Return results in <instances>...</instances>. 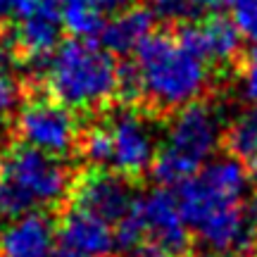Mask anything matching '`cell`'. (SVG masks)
<instances>
[{
  "label": "cell",
  "instance_id": "8",
  "mask_svg": "<svg viewBox=\"0 0 257 257\" xmlns=\"http://www.w3.org/2000/svg\"><path fill=\"white\" fill-rule=\"evenodd\" d=\"M22 141L43 153L62 157L79 141V121L72 110L57 100H31L17 117Z\"/></svg>",
  "mask_w": 257,
  "mask_h": 257
},
{
  "label": "cell",
  "instance_id": "19",
  "mask_svg": "<svg viewBox=\"0 0 257 257\" xmlns=\"http://www.w3.org/2000/svg\"><path fill=\"white\" fill-rule=\"evenodd\" d=\"M153 15L167 22L188 24L202 17V10L198 0H153Z\"/></svg>",
  "mask_w": 257,
  "mask_h": 257
},
{
  "label": "cell",
  "instance_id": "11",
  "mask_svg": "<svg viewBox=\"0 0 257 257\" xmlns=\"http://www.w3.org/2000/svg\"><path fill=\"white\" fill-rule=\"evenodd\" d=\"M179 36L184 38L198 55H202L207 62L214 64H231L238 57L240 43H243V36L236 29V24L231 19L217 17V15L184 24Z\"/></svg>",
  "mask_w": 257,
  "mask_h": 257
},
{
  "label": "cell",
  "instance_id": "6",
  "mask_svg": "<svg viewBox=\"0 0 257 257\" xmlns=\"http://www.w3.org/2000/svg\"><path fill=\"white\" fill-rule=\"evenodd\" d=\"M117 224V248L134 257H186L191 248V231L176 195L169 191H150L136 198Z\"/></svg>",
  "mask_w": 257,
  "mask_h": 257
},
{
  "label": "cell",
  "instance_id": "23",
  "mask_svg": "<svg viewBox=\"0 0 257 257\" xmlns=\"http://www.w3.org/2000/svg\"><path fill=\"white\" fill-rule=\"evenodd\" d=\"M200 3V10H202V15H207V12H221L224 8H229L231 5V0H198Z\"/></svg>",
  "mask_w": 257,
  "mask_h": 257
},
{
  "label": "cell",
  "instance_id": "9",
  "mask_svg": "<svg viewBox=\"0 0 257 257\" xmlns=\"http://www.w3.org/2000/svg\"><path fill=\"white\" fill-rule=\"evenodd\" d=\"M74 205L102 217L105 221H119L136 200V193L119 172H105L102 167H91V172L72 184Z\"/></svg>",
  "mask_w": 257,
  "mask_h": 257
},
{
  "label": "cell",
  "instance_id": "21",
  "mask_svg": "<svg viewBox=\"0 0 257 257\" xmlns=\"http://www.w3.org/2000/svg\"><path fill=\"white\" fill-rule=\"evenodd\" d=\"M240 88H243L245 100L252 107H257V43L245 55V60H243V67H240Z\"/></svg>",
  "mask_w": 257,
  "mask_h": 257
},
{
  "label": "cell",
  "instance_id": "26",
  "mask_svg": "<svg viewBox=\"0 0 257 257\" xmlns=\"http://www.w3.org/2000/svg\"><path fill=\"white\" fill-rule=\"evenodd\" d=\"M212 257H233V255H226V252H212Z\"/></svg>",
  "mask_w": 257,
  "mask_h": 257
},
{
  "label": "cell",
  "instance_id": "20",
  "mask_svg": "<svg viewBox=\"0 0 257 257\" xmlns=\"http://www.w3.org/2000/svg\"><path fill=\"white\" fill-rule=\"evenodd\" d=\"M231 22L240 36L257 43V0H231Z\"/></svg>",
  "mask_w": 257,
  "mask_h": 257
},
{
  "label": "cell",
  "instance_id": "2",
  "mask_svg": "<svg viewBox=\"0 0 257 257\" xmlns=\"http://www.w3.org/2000/svg\"><path fill=\"white\" fill-rule=\"evenodd\" d=\"M136 53L138 88L157 110H179L210 86V62L198 55L181 36L150 34Z\"/></svg>",
  "mask_w": 257,
  "mask_h": 257
},
{
  "label": "cell",
  "instance_id": "12",
  "mask_svg": "<svg viewBox=\"0 0 257 257\" xmlns=\"http://www.w3.org/2000/svg\"><path fill=\"white\" fill-rule=\"evenodd\" d=\"M60 245L76 250L83 257H110L117 250V240L110 221L74 205L60 221Z\"/></svg>",
  "mask_w": 257,
  "mask_h": 257
},
{
  "label": "cell",
  "instance_id": "15",
  "mask_svg": "<svg viewBox=\"0 0 257 257\" xmlns=\"http://www.w3.org/2000/svg\"><path fill=\"white\" fill-rule=\"evenodd\" d=\"M221 141L226 143L231 157L240 160L243 165L257 162V107L238 112L224 128Z\"/></svg>",
  "mask_w": 257,
  "mask_h": 257
},
{
  "label": "cell",
  "instance_id": "24",
  "mask_svg": "<svg viewBox=\"0 0 257 257\" xmlns=\"http://www.w3.org/2000/svg\"><path fill=\"white\" fill-rule=\"evenodd\" d=\"M12 17V0H0V27L8 24Z\"/></svg>",
  "mask_w": 257,
  "mask_h": 257
},
{
  "label": "cell",
  "instance_id": "16",
  "mask_svg": "<svg viewBox=\"0 0 257 257\" xmlns=\"http://www.w3.org/2000/svg\"><path fill=\"white\" fill-rule=\"evenodd\" d=\"M15 57L17 50L12 41L0 38V121L8 119L22 102V83L15 74Z\"/></svg>",
  "mask_w": 257,
  "mask_h": 257
},
{
  "label": "cell",
  "instance_id": "22",
  "mask_svg": "<svg viewBox=\"0 0 257 257\" xmlns=\"http://www.w3.org/2000/svg\"><path fill=\"white\" fill-rule=\"evenodd\" d=\"M64 3H79V5H86L100 15H114L121 8L131 5V0H55V5H64Z\"/></svg>",
  "mask_w": 257,
  "mask_h": 257
},
{
  "label": "cell",
  "instance_id": "25",
  "mask_svg": "<svg viewBox=\"0 0 257 257\" xmlns=\"http://www.w3.org/2000/svg\"><path fill=\"white\" fill-rule=\"evenodd\" d=\"M48 257H83V255H79L76 250H72V248H67V245H53V250L48 252Z\"/></svg>",
  "mask_w": 257,
  "mask_h": 257
},
{
  "label": "cell",
  "instance_id": "7",
  "mask_svg": "<svg viewBox=\"0 0 257 257\" xmlns=\"http://www.w3.org/2000/svg\"><path fill=\"white\" fill-rule=\"evenodd\" d=\"M110 136V167L121 176H141L153 165L157 136L146 114L134 107L112 112L105 119Z\"/></svg>",
  "mask_w": 257,
  "mask_h": 257
},
{
  "label": "cell",
  "instance_id": "5",
  "mask_svg": "<svg viewBox=\"0 0 257 257\" xmlns=\"http://www.w3.org/2000/svg\"><path fill=\"white\" fill-rule=\"evenodd\" d=\"M174 112L165 143L150 165L155 181L162 186H179L191 179L212 160L224 136L219 110L210 102L193 100Z\"/></svg>",
  "mask_w": 257,
  "mask_h": 257
},
{
  "label": "cell",
  "instance_id": "18",
  "mask_svg": "<svg viewBox=\"0 0 257 257\" xmlns=\"http://www.w3.org/2000/svg\"><path fill=\"white\" fill-rule=\"evenodd\" d=\"M79 150H81V157L91 167H102V169L110 167V136H107L105 121L91 126L83 134Z\"/></svg>",
  "mask_w": 257,
  "mask_h": 257
},
{
  "label": "cell",
  "instance_id": "17",
  "mask_svg": "<svg viewBox=\"0 0 257 257\" xmlns=\"http://www.w3.org/2000/svg\"><path fill=\"white\" fill-rule=\"evenodd\" d=\"M57 10H60L62 29H67L74 38L100 36L102 27H105V15L86 5H79V3H64V5H57Z\"/></svg>",
  "mask_w": 257,
  "mask_h": 257
},
{
  "label": "cell",
  "instance_id": "1",
  "mask_svg": "<svg viewBox=\"0 0 257 257\" xmlns=\"http://www.w3.org/2000/svg\"><path fill=\"white\" fill-rule=\"evenodd\" d=\"M179 210L188 231L210 252H245L257 243V195H250L248 167L236 157L205 162L179 184Z\"/></svg>",
  "mask_w": 257,
  "mask_h": 257
},
{
  "label": "cell",
  "instance_id": "10",
  "mask_svg": "<svg viewBox=\"0 0 257 257\" xmlns=\"http://www.w3.org/2000/svg\"><path fill=\"white\" fill-rule=\"evenodd\" d=\"M60 34H62V19L55 0H43L34 12L17 19L12 46L17 55H24L31 64L43 67L60 43Z\"/></svg>",
  "mask_w": 257,
  "mask_h": 257
},
{
  "label": "cell",
  "instance_id": "14",
  "mask_svg": "<svg viewBox=\"0 0 257 257\" xmlns=\"http://www.w3.org/2000/svg\"><path fill=\"white\" fill-rule=\"evenodd\" d=\"M153 27H155L153 10L126 5L119 12H114L110 22H105L100 31V41L112 53H119V55L134 53L153 34Z\"/></svg>",
  "mask_w": 257,
  "mask_h": 257
},
{
  "label": "cell",
  "instance_id": "3",
  "mask_svg": "<svg viewBox=\"0 0 257 257\" xmlns=\"http://www.w3.org/2000/svg\"><path fill=\"white\" fill-rule=\"evenodd\" d=\"M46 83L50 95L69 110H98L117 95L119 67L105 48L91 38H69L46 60Z\"/></svg>",
  "mask_w": 257,
  "mask_h": 257
},
{
  "label": "cell",
  "instance_id": "13",
  "mask_svg": "<svg viewBox=\"0 0 257 257\" xmlns=\"http://www.w3.org/2000/svg\"><path fill=\"white\" fill-rule=\"evenodd\" d=\"M55 243V226L43 212L17 214L0 231V257H48Z\"/></svg>",
  "mask_w": 257,
  "mask_h": 257
},
{
  "label": "cell",
  "instance_id": "4",
  "mask_svg": "<svg viewBox=\"0 0 257 257\" xmlns=\"http://www.w3.org/2000/svg\"><path fill=\"white\" fill-rule=\"evenodd\" d=\"M72 191V174L57 155L27 143L0 155V214L17 217L55 207Z\"/></svg>",
  "mask_w": 257,
  "mask_h": 257
},
{
  "label": "cell",
  "instance_id": "28",
  "mask_svg": "<svg viewBox=\"0 0 257 257\" xmlns=\"http://www.w3.org/2000/svg\"><path fill=\"white\" fill-rule=\"evenodd\" d=\"M255 257H257V250H255Z\"/></svg>",
  "mask_w": 257,
  "mask_h": 257
},
{
  "label": "cell",
  "instance_id": "27",
  "mask_svg": "<svg viewBox=\"0 0 257 257\" xmlns=\"http://www.w3.org/2000/svg\"><path fill=\"white\" fill-rule=\"evenodd\" d=\"M0 231H3V214H0Z\"/></svg>",
  "mask_w": 257,
  "mask_h": 257
}]
</instances>
